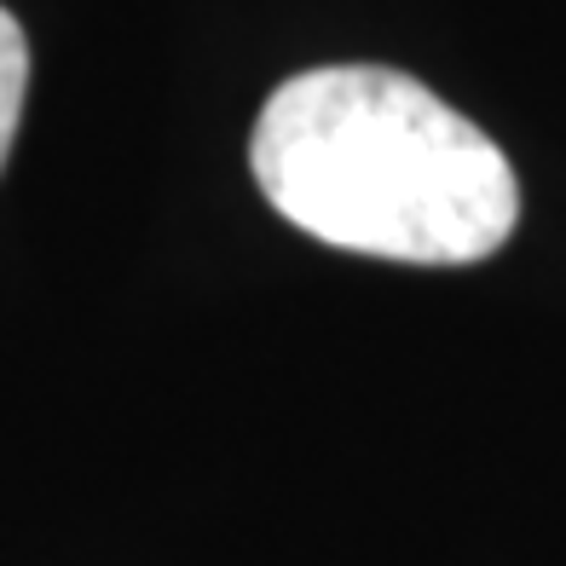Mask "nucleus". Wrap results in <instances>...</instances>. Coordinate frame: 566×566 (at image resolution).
Listing matches in <instances>:
<instances>
[{
  "mask_svg": "<svg viewBox=\"0 0 566 566\" xmlns=\"http://www.w3.org/2000/svg\"><path fill=\"white\" fill-rule=\"evenodd\" d=\"M254 186L295 231L405 266H474L509 243V157L417 75L324 64L290 75L249 139Z\"/></svg>",
  "mask_w": 566,
  "mask_h": 566,
  "instance_id": "obj_1",
  "label": "nucleus"
},
{
  "mask_svg": "<svg viewBox=\"0 0 566 566\" xmlns=\"http://www.w3.org/2000/svg\"><path fill=\"white\" fill-rule=\"evenodd\" d=\"M23 93H30V41H23V23L0 7V168L23 122Z\"/></svg>",
  "mask_w": 566,
  "mask_h": 566,
  "instance_id": "obj_2",
  "label": "nucleus"
}]
</instances>
